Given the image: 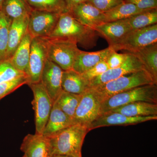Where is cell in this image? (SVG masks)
<instances>
[{
    "label": "cell",
    "instance_id": "8992f818",
    "mask_svg": "<svg viewBox=\"0 0 157 157\" xmlns=\"http://www.w3.org/2000/svg\"><path fill=\"white\" fill-rule=\"evenodd\" d=\"M157 42V24H156L143 28L132 30L116 45L109 47L116 52L124 50L132 53Z\"/></svg>",
    "mask_w": 157,
    "mask_h": 157
},
{
    "label": "cell",
    "instance_id": "f546056e",
    "mask_svg": "<svg viewBox=\"0 0 157 157\" xmlns=\"http://www.w3.org/2000/svg\"><path fill=\"white\" fill-rule=\"evenodd\" d=\"M29 83L28 77L25 75L0 83V100L18 88Z\"/></svg>",
    "mask_w": 157,
    "mask_h": 157
},
{
    "label": "cell",
    "instance_id": "30bf717a",
    "mask_svg": "<svg viewBox=\"0 0 157 157\" xmlns=\"http://www.w3.org/2000/svg\"><path fill=\"white\" fill-rule=\"evenodd\" d=\"M60 14L32 10L29 14L28 31L33 38H48L54 29Z\"/></svg>",
    "mask_w": 157,
    "mask_h": 157
},
{
    "label": "cell",
    "instance_id": "74e56055",
    "mask_svg": "<svg viewBox=\"0 0 157 157\" xmlns=\"http://www.w3.org/2000/svg\"><path fill=\"white\" fill-rule=\"evenodd\" d=\"M3 1L4 0H0V11H1V9H2V5Z\"/></svg>",
    "mask_w": 157,
    "mask_h": 157
},
{
    "label": "cell",
    "instance_id": "9a60e30c",
    "mask_svg": "<svg viewBox=\"0 0 157 157\" xmlns=\"http://www.w3.org/2000/svg\"><path fill=\"white\" fill-rule=\"evenodd\" d=\"M69 12L79 22L93 29L97 26L105 23L104 12L88 2L76 5Z\"/></svg>",
    "mask_w": 157,
    "mask_h": 157
},
{
    "label": "cell",
    "instance_id": "e575fe53",
    "mask_svg": "<svg viewBox=\"0 0 157 157\" xmlns=\"http://www.w3.org/2000/svg\"><path fill=\"white\" fill-rule=\"evenodd\" d=\"M125 2L131 3L141 10L157 9V0H124Z\"/></svg>",
    "mask_w": 157,
    "mask_h": 157
},
{
    "label": "cell",
    "instance_id": "d6a6232c",
    "mask_svg": "<svg viewBox=\"0 0 157 157\" xmlns=\"http://www.w3.org/2000/svg\"><path fill=\"white\" fill-rule=\"evenodd\" d=\"M103 12H107L124 3V0H88V2Z\"/></svg>",
    "mask_w": 157,
    "mask_h": 157
},
{
    "label": "cell",
    "instance_id": "d4e9b609",
    "mask_svg": "<svg viewBox=\"0 0 157 157\" xmlns=\"http://www.w3.org/2000/svg\"><path fill=\"white\" fill-rule=\"evenodd\" d=\"M146 10H141L133 4L124 2L111 10L104 12L105 23L126 19Z\"/></svg>",
    "mask_w": 157,
    "mask_h": 157
},
{
    "label": "cell",
    "instance_id": "83f0119b",
    "mask_svg": "<svg viewBox=\"0 0 157 157\" xmlns=\"http://www.w3.org/2000/svg\"><path fill=\"white\" fill-rule=\"evenodd\" d=\"M132 30L157 24V9L146 10L125 19Z\"/></svg>",
    "mask_w": 157,
    "mask_h": 157
},
{
    "label": "cell",
    "instance_id": "3957f363",
    "mask_svg": "<svg viewBox=\"0 0 157 157\" xmlns=\"http://www.w3.org/2000/svg\"><path fill=\"white\" fill-rule=\"evenodd\" d=\"M154 84L157 83L148 71L144 69L124 75L92 89L102 103L116 94L142 86Z\"/></svg>",
    "mask_w": 157,
    "mask_h": 157
},
{
    "label": "cell",
    "instance_id": "e0dca14e",
    "mask_svg": "<svg viewBox=\"0 0 157 157\" xmlns=\"http://www.w3.org/2000/svg\"><path fill=\"white\" fill-rule=\"evenodd\" d=\"M29 15L13 20L9 28L8 48L5 59H10L28 32Z\"/></svg>",
    "mask_w": 157,
    "mask_h": 157
},
{
    "label": "cell",
    "instance_id": "f35d334b",
    "mask_svg": "<svg viewBox=\"0 0 157 157\" xmlns=\"http://www.w3.org/2000/svg\"><path fill=\"white\" fill-rule=\"evenodd\" d=\"M22 157H25V156L24 155H23V156Z\"/></svg>",
    "mask_w": 157,
    "mask_h": 157
},
{
    "label": "cell",
    "instance_id": "f1b7e54d",
    "mask_svg": "<svg viewBox=\"0 0 157 157\" xmlns=\"http://www.w3.org/2000/svg\"><path fill=\"white\" fill-rule=\"evenodd\" d=\"M12 21L0 11V61L6 59L9 28Z\"/></svg>",
    "mask_w": 157,
    "mask_h": 157
},
{
    "label": "cell",
    "instance_id": "2e32d148",
    "mask_svg": "<svg viewBox=\"0 0 157 157\" xmlns=\"http://www.w3.org/2000/svg\"><path fill=\"white\" fill-rule=\"evenodd\" d=\"M94 30L107 40L109 47L116 45L132 30L125 19L104 23L96 26Z\"/></svg>",
    "mask_w": 157,
    "mask_h": 157
},
{
    "label": "cell",
    "instance_id": "603a6c76",
    "mask_svg": "<svg viewBox=\"0 0 157 157\" xmlns=\"http://www.w3.org/2000/svg\"><path fill=\"white\" fill-rule=\"evenodd\" d=\"M157 83V42L132 52Z\"/></svg>",
    "mask_w": 157,
    "mask_h": 157
},
{
    "label": "cell",
    "instance_id": "ba28073f",
    "mask_svg": "<svg viewBox=\"0 0 157 157\" xmlns=\"http://www.w3.org/2000/svg\"><path fill=\"white\" fill-rule=\"evenodd\" d=\"M48 59L47 38H33L27 74L29 80L28 84L40 82L42 71Z\"/></svg>",
    "mask_w": 157,
    "mask_h": 157
},
{
    "label": "cell",
    "instance_id": "cb8c5ba5",
    "mask_svg": "<svg viewBox=\"0 0 157 157\" xmlns=\"http://www.w3.org/2000/svg\"><path fill=\"white\" fill-rule=\"evenodd\" d=\"M32 10L26 0H4L1 11L12 21L29 15Z\"/></svg>",
    "mask_w": 157,
    "mask_h": 157
},
{
    "label": "cell",
    "instance_id": "d6986e66",
    "mask_svg": "<svg viewBox=\"0 0 157 157\" xmlns=\"http://www.w3.org/2000/svg\"><path fill=\"white\" fill-rule=\"evenodd\" d=\"M73 124V118L63 112L54 102L48 121L42 135L50 137Z\"/></svg>",
    "mask_w": 157,
    "mask_h": 157
},
{
    "label": "cell",
    "instance_id": "d590c367",
    "mask_svg": "<svg viewBox=\"0 0 157 157\" xmlns=\"http://www.w3.org/2000/svg\"><path fill=\"white\" fill-rule=\"evenodd\" d=\"M88 1V0H67L68 11L69 12L72 8L76 5L82 3L87 2Z\"/></svg>",
    "mask_w": 157,
    "mask_h": 157
},
{
    "label": "cell",
    "instance_id": "44dd1931",
    "mask_svg": "<svg viewBox=\"0 0 157 157\" xmlns=\"http://www.w3.org/2000/svg\"><path fill=\"white\" fill-rule=\"evenodd\" d=\"M32 39L33 37L28 31L13 56L10 59L14 67L26 75L28 71Z\"/></svg>",
    "mask_w": 157,
    "mask_h": 157
},
{
    "label": "cell",
    "instance_id": "5bb4252c",
    "mask_svg": "<svg viewBox=\"0 0 157 157\" xmlns=\"http://www.w3.org/2000/svg\"><path fill=\"white\" fill-rule=\"evenodd\" d=\"M63 70L49 59L46 61L42 71L40 82L53 102L62 92V76Z\"/></svg>",
    "mask_w": 157,
    "mask_h": 157
},
{
    "label": "cell",
    "instance_id": "4dcf8cb0",
    "mask_svg": "<svg viewBox=\"0 0 157 157\" xmlns=\"http://www.w3.org/2000/svg\"><path fill=\"white\" fill-rule=\"evenodd\" d=\"M25 75L14 67L10 59L0 61V83Z\"/></svg>",
    "mask_w": 157,
    "mask_h": 157
},
{
    "label": "cell",
    "instance_id": "52a82bcc",
    "mask_svg": "<svg viewBox=\"0 0 157 157\" xmlns=\"http://www.w3.org/2000/svg\"><path fill=\"white\" fill-rule=\"evenodd\" d=\"M28 85L33 94L32 104L35 112L36 133L42 134L48 121L53 102L41 82Z\"/></svg>",
    "mask_w": 157,
    "mask_h": 157
},
{
    "label": "cell",
    "instance_id": "ffe728a7",
    "mask_svg": "<svg viewBox=\"0 0 157 157\" xmlns=\"http://www.w3.org/2000/svg\"><path fill=\"white\" fill-rule=\"evenodd\" d=\"M61 86L63 91L80 95L90 88L89 82L73 69L63 71Z\"/></svg>",
    "mask_w": 157,
    "mask_h": 157
},
{
    "label": "cell",
    "instance_id": "4fadbf2b",
    "mask_svg": "<svg viewBox=\"0 0 157 157\" xmlns=\"http://www.w3.org/2000/svg\"><path fill=\"white\" fill-rule=\"evenodd\" d=\"M157 120V116L148 117H129L118 113L109 112L101 114L89 126L90 130L101 127L128 126Z\"/></svg>",
    "mask_w": 157,
    "mask_h": 157
},
{
    "label": "cell",
    "instance_id": "9c48e42d",
    "mask_svg": "<svg viewBox=\"0 0 157 157\" xmlns=\"http://www.w3.org/2000/svg\"><path fill=\"white\" fill-rule=\"evenodd\" d=\"M101 102L94 90L90 88L82 94L73 117L74 124L88 127L101 115Z\"/></svg>",
    "mask_w": 157,
    "mask_h": 157
},
{
    "label": "cell",
    "instance_id": "7402d4cb",
    "mask_svg": "<svg viewBox=\"0 0 157 157\" xmlns=\"http://www.w3.org/2000/svg\"><path fill=\"white\" fill-rule=\"evenodd\" d=\"M109 112L129 117L154 116H157V104L139 101L117 107Z\"/></svg>",
    "mask_w": 157,
    "mask_h": 157
},
{
    "label": "cell",
    "instance_id": "1f68e13d",
    "mask_svg": "<svg viewBox=\"0 0 157 157\" xmlns=\"http://www.w3.org/2000/svg\"><path fill=\"white\" fill-rule=\"evenodd\" d=\"M109 69V67L106 61H103L100 62L89 70L81 74V75L86 80L89 82L93 78L100 76Z\"/></svg>",
    "mask_w": 157,
    "mask_h": 157
},
{
    "label": "cell",
    "instance_id": "ac0fdd59",
    "mask_svg": "<svg viewBox=\"0 0 157 157\" xmlns=\"http://www.w3.org/2000/svg\"><path fill=\"white\" fill-rule=\"evenodd\" d=\"M114 51L110 47L94 52L80 51L75 59L73 70L82 74L94 67L100 62L106 61L107 57Z\"/></svg>",
    "mask_w": 157,
    "mask_h": 157
},
{
    "label": "cell",
    "instance_id": "484cf974",
    "mask_svg": "<svg viewBox=\"0 0 157 157\" xmlns=\"http://www.w3.org/2000/svg\"><path fill=\"white\" fill-rule=\"evenodd\" d=\"M33 10L62 14L69 12L67 0H26Z\"/></svg>",
    "mask_w": 157,
    "mask_h": 157
},
{
    "label": "cell",
    "instance_id": "4316f807",
    "mask_svg": "<svg viewBox=\"0 0 157 157\" xmlns=\"http://www.w3.org/2000/svg\"><path fill=\"white\" fill-rule=\"evenodd\" d=\"M81 96L82 94H76L63 90L54 102L63 112L73 118Z\"/></svg>",
    "mask_w": 157,
    "mask_h": 157
},
{
    "label": "cell",
    "instance_id": "7c38bea8",
    "mask_svg": "<svg viewBox=\"0 0 157 157\" xmlns=\"http://www.w3.org/2000/svg\"><path fill=\"white\" fill-rule=\"evenodd\" d=\"M20 150L25 157H53L49 137L42 134H28L23 140Z\"/></svg>",
    "mask_w": 157,
    "mask_h": 157
},
{
    "label": "cell",
    "instance_id": "5b68a950",
    "mask_svg": "<svg viewBox=\"0 0 157 157\" xmlns=\"http://www.w3.org/2000/svg\"><path fill=\"white\" fill-rule=\"evenodd\" d=\"M47 38L48 58L63 71L71 70L80 52L76 41L61 38Z\"/></svg>",
    "mask_w": 157,
    "mask_h": 157
},
{
    "label": "cell",
    "instance_id": "6da1fadb",
    "mask_svg": "<svg viewBox=\"0 0 157 157\" xmlns=\"http://www.w3.org/2000/svg\"><path fill=\"white\" fill-rule=\"evenodd\" d=\"M48 38L71 39L86 48L94 47L97 42L96 31L79 22L70 12L60 14L54 29Z\"/></svg>",
    "mask_w": 157,
    "mask_h": 157
},
{
    "label": "cell",
    "instance_id": "8d00e7d4",
    "mask_svg": "<svg viewBox=\"0 0 157 157\" xmlns=\"http://www.w3.org/2000/svg\"><path fill=\"white\" fill-rule=\"evenodd\" d=\"M53 157H73V156H71L67 155H54Z\"/></svg>",
    "mask_w": 157,
    "mask_h": 157
},
{
    "label": "cell",
    "instance_id": "277c9868",
    "mask_svg": "<svg viewBox=\"0 0 157 157\" xmlns=\"http://www.w3.org/2000/svg\"><path fill=\"white\" fill-rule=\"evenodd\" d=\"M139 101L157 104V84L142 86L109 97L101 103V115L117 107Z\"/></svg>",
    "mask_w": 157,
    "mask_h": 157
},
{
    "label": "cell",
    "instance_id": "836d02e7",
    "mask_svg": "<svg viewBox=\"0 0 157 157\" xmlns=\"http://www.w3.org/2000/svg\"><path fill=\"white\" fill-rule=\"evenodd\" d=\"M128 55V53L127 52L118 53L116 52H112L106 60L109 69H113L119 67L126 60Z\"/></svg>",
    "mask_w": 157,
    "mask_h": 157
},
{
    "label": "cell",
    "instance_id": "8fae6325",
    "mask_svg": "<svg viewBox=\"0 0 157 157\" xmlns=\"http://www.w3.org/2000/svg\"><path fill=\"white\" fill-rule=\"evenodd\" d=\"M128 53L126 60L119 67L109 69L100 76L90 80V88L97 87L129 73L146 70L143 64L135 55L129 52Z\"/></svg>",
    "mask_w": 157,
    "mask_h": 157
},
{
    "label": "cell",
    "instance_id": "7a4b0ae2",
    "mask_svg": "<svg viewBox=\"0 0 157 157\" xmlns=\"http://www.w3.org/2000/svg\"><path fill=\"white\" fill-rule=\"evenodd\" d=\"M90 130L88 127L74 124L49 137L54 155H67L82 157V148L86 136Z\"/></svg>",
    "mask_w": 157,
    "mask_h": 157
}]
</instances>
